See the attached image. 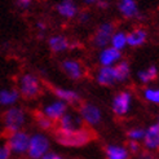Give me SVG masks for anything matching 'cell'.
I'll return each instance as SVG.
<instances>
[{
	"instance_id": "1",
	"label": "cell",
	"mask_w": 159,
	"mask_h": 159,
	"mask_svg": "<svg viewBox=\"0 0 159 159\" xmlns=\"http://www.w3.org/2000/svg\"><path fill=\"white\" fill-rule=\"evenodd\" d=\"M54 139L60 145L66 148H80L92 141L93 133L89 128L82 127L74 131H54Z\"/></svg>"
},
{
	"instance_id": "2",
	"label": "cell",
	"mask_w": 159,
	"mask_h": 159,
	"mask_svg": "<svg viewBox=\"0 0 159 159\" xmlns=\"http://www.w3.org/2000/svg\"><path fill=\"white\" fill-rule=\"evenodd\" d=\"M27 122V114L23 107L14 105L11 107H7L2 114V123L5 133H12L16 131L23 129Z\"/></svg>"
},
{
	"instance_id": "3",
	"label": "cell",
	"mask_w": 159,
	"mask_h": 159,
	"mask_svg": "<svg viewBox=\"0 0 159 159\" xmlns=\"http://www.w3.org/2000/svg\"><path fill=\"white\" fill-rule=\"evenodd\" d=\"M17 89L20 96L25 100H34L42 92V82L35 74L25 73L18 79Z\"/></svg>"
},
{
	"instance_id": "4",
	"label": "cell",
	"mask_w": 159,
	"mask_h": 159,
	"mask_svg": "<svg viewBox=\"0 0 159 159\" xmlns=\"http://www.w3.org/2000/svg\"><path fill=\"white\" fill-rule=\"evenodd\" d=\"M51 150V140L48 136L42 132H36L30 134L29 146L26 155L29 159H40L45 153Z\"/></svg>"
},
{
	"instance_id": "5",
	"label": "cell",
	"mask_w": 159,
	"mask_h": 159,
	"mask_svg": "<svg viewBox=\"0 0 159 159\" xmlns=\"http://www.w3.org/2000/svg\"><path fill=\"white\" fill-rule=\"evenodd\" d=\"M29 140H30V133L26 132L25 129H21L8 133L5 139V144L9 148L12 155L21 157V155H26Z\"/></svg>"
},
{
	"instance_id": "6",
	"label": "cell",
	"mask_w": 159,
	"mask_h": 159,
	"mask_svg": "<svg viewBox=\"0 0 159 159\" xmlns=\"http://www.w3.org/2000/svg\"><path fill=\"white\" fill-rule=\"evenodd\" d=\"M79 115L84 124L93 127L101 123L102 120V111L98 106L91 104V102H84L79 107Z\"/></svg>"
},
{
	"instance_id": "7",
	"label": "cell",
	"mask_w": 159,
	"mask_h": 159,
	"mask_svg": "<svg viewBox=\"0 0 159 159\" xmlns=\"http://www.w3.org/2000/svg\"><path fill=\"white\" fill-rule=\"evenodd\" d=\"M132 106V93L128 91L119 92L113 98L111 102V110L116 116H124L129 113Z\"/></svg>"
},
{
	"instance_id": "8",
	"label": "cell",
	"mask_w": 159,
	"mask_h": 159,
	"mask_svg": "<svg viewBox=\"0 0 159 159\" xmlns=\"http://www.w3.org/2000/svg\"><path fill=\"white\" fill-rule=\"evenodd\" d=\"M114 31H115L114 23H111V22L101 23L93 35V39H92L93 45L97 47V48H101V49L107 47L110 44V39L113 36Z\"/></svg>"
},
{
	"instance_id": "9",
	"label": "cell",
	"mask_w": 159,
	"mask_h": 159,
	"mask_svg": "<svg viewBox=\"0 0 159 159\" xmlns=\"http://www.w3.org/2000/svg\"><path fill=\"white\" fill-rule=\"evenodd\" d=\"M57 129L60 131H74L84 127V123L82 120L79 113H69L66 111L57 122Z\"/></svg>"
},
{
	"instance_id": "10",
	"label": "cell",
	"mask_w": 159,
	"mask_h": 159,
	"mask_svg": "<svg viewBox=\"0 0 159 159\" xmlns=\"http://www.w3.org/2000/svg\"><path fill=\"white\" fill-rule=\"evenodd\" d=\"M67 107H69V105L65 104L63 101H61V100H54V101L49 102V104H47V105L42 109V113H43L47 118H49L52 122L57 123L58 119L67 111Z\"/></svg>"
},
{
	"instance_id": "11",
	"label": "cell",
	"mask_w": 159,
	"mask_h": 159,
	"mask_svg": "<svg viewBox=\"0 0 159 159\" xmlns=\"http://www.w3.org/2000/svg\"><path fill=\"white\" fill-rule=\"evenodd\" d=\"M61 69L70 79L73 80H79L84 76V67L78 60L74 58H66L61 62Z\"/></svg>"
},
{
	"instance_id": "12",
	"label": "cell",
	"mask_w": 159,
	"mask_h": 159,
	"mask_svg": "<svg viewBox=\"0 0 159 159\" xmlns=\"http://www.w3.org/2000/svg\"><path fill=\"white\" fill-rule=\"evenodd\" d=\"M56 12L65 20H73L79 13V7L75 0H60L56 4Z\"/></svg>"
},
{
	"instance_id": "13",
	"label": "cell",
	"mask_w": 159,
	"mask_h": 159,
	"mask_svg": "<svg viewBox=\"0 0 159 159\" xmlns=\"http://www.w3.org/2000/svg\"><path fill=\"white\" fill-rule=\"evenodd\" d=\"M142 142H144V146L149 152H153V150H158L159 149V125L152 124L149 125L145 129V134L144 139H142Z\"/></svg>"
},
{
	"instance_id": "14",
	"label": "cell",
	"mask_w": 159,
	"mask_h": 159,
	"mask_svg": "<svg viewBox=\"0 0 159 159\" xmlns=\"http://www.w3.org/2000/svg\"><path fill=\"white\" fill-rule=\"evenodd\" d=\"M47 43H48V48L51 49V52H53L56 54L71 49V42L65 35H61V34H56V35L49 36Z\"/></svg>"
},
{
	"instance_id": "15",
	"label": "cell",
	"mask_w": 159,
	"mask_h": 159,
	"mask_svg": "<svg viewBox=\"0 0 159 159\" xmlns=\"http://www.w3.org/2000/svg\"><path fill=\"white\" fill-rule=\"evenodd\" d=\"M122 60V52L113 47H105L98 54V61L101 66H114L116 62Z\"/></svg>"
},
{
	"instance_id": "16",
	"label": "cell",
	"mask_w": 159,
	"mask_h": 159,
	"mask_svg": "<svg viewBox=\"0 0 159 159\" xmlns=\"http://www.w3.org/2000/svg\"><path fill=\"white\" fill-rule=\"evenodd\" d=\"M52 92L57 100L63 101L67 105H75L80 102V94L74 89L69 88H62V87H54L52 88Z\"/></svg>"
},
{
	"instance_id": "17",
	"label": "cell",
	"mask_w": 159,
	"mask_h": 159,
	"mask_svg": "<svg viewBox=\"0 0 159 159\" xmlns=\"http://www.w3.org/2000/svg\"><path fill=\"white\" fill-rule=\"evenodd\" d=\"M118 9H119V13L127 20H134L141 17L139 7L134 0H120L118 4Z\"/></svg>"
},
{
	"instance_id": "18",
	"label": "cell",
	"mask_w": 159,
	"mask_h": 159,
	"mask_svg": "<svg viewBox=\"0 0 159 159\" xmlns=\"http://www.w3.org/2000/svg\"><path fill=\"white\" fill-rule=\"evenodd\" d=\"M21 96L17 88H2L0 89V107H11L17 105Z\"/></svg>"
},
{
	"instance_id": "19",
	"label": "cell",
	"mask_w": 159,
	"mask_h": 159,
	"mask_svg": "<svg viewBox=\"0 0 159 159\" xmlns=\"http://www.w3.org/2000/svg\"><path fill=\"white\" fill-rule=\"evenodd\" d=\"M96 80L102 87H111L116 83L114 66H101L96 75Z\"/></svg>"
},
{
	"instance_id": "20",
	"label": "cell",
	"mask_w": 159,
	"mask_h": 159,
	"mask_svg": "<svg viewBox=\"0 0 159 159\" xmlns=\"http://www.w3.org/2000/svg\"><path fill=\"white\" fill-rule=\"evenodd\" d=\"M146 39H148L146 30L142 27H136L127 34V45L132 47V48H137V47L145 44Z\"/></svg>"
},
{
	"instance_id": "21",
	"label": "cell",
	"mask_w": 159,
	"mask_h": 159,
	"mask_svg": "<svg viewBox=\"0 0 159 159\" xmlns=\"http://www.w3.org/2000/svg\"><path fill=\"white\" fill-rule=\"evenodd\" d=\"M105 157L106 159H128L129 153L122 145H107L105 148Z\"/></svg>"
},
{
	"instance_id": "22",
	"label": "cell",
	"mask_w": 159,
	"mask_h": 159,
	"mask_svg": "<svg viewBox=\"0 0 159 159\" xmlns=\"http://www.w3.org/2000/svg\"><path fill=\"white\" fill-rule=\"evenodd\" d=\"M114 73H115L116 82H119V83L125 82L127 79L129 78V75H131V66H129V63L127 61H122L120 60L114 66Z\"/></svg>"
},
{
	"instance_id": "23",
	"label": "cell",
	"mask_w": 159,
	"mask_h": 159,
	"mask_svg": "<svg viewBox=\"0 0 159 159\" xmlns=\"http://www.w3.org/2000/svg\"><path fill=\"white\" fill-rule=\"evenodd\" d=\"M158 76V67L155 65H150L144 70H140L137 73V78L142 84H148L150 82L155 80Z\"/></svg>"
},
{
	"instance_id": "24",
	"label": "cell",
	"mask_w": 159,
	"mask_h": 159,
	"mask_svg": "<svg viewBox=\"0 0 159 159\" xmlns=\"http://www.w3.org/2000/svg\"><path fill=\"white\" fill-rule=\"evenodd\" d=\"M110 47H113V48L118 49V51H123L125 47H127V34L124 31H114L113 36L110 39Z\"/></svg>"
},
{
	"instance_id": "25",
	"label": "cell",
	"mask_w": 159,
	"mask_h": 159,
	"mask_svg": "<svg viewBox=\"0 0 159 159\" xmlns=\"http://www.w3.org/2000/svg\"><path fill=\"white\" fill-rule=\"evenodd\" d=\"M35 123L42 131H51L54 128V122H52L49 118H47L42 111L35 113Z\"/></svg>"
},
{
	"instance_id": "26",
	"label": "cell",
	"mask_w": 159,
	"mask_h": 159,
	"mask_svg": "<svg viewBox=\"0 0 159 159\" xmlns=\"http://www.w3.org/2000/svg\"><path fill=\"white\" fill-rule=\"evenodd\" d=\"M142 94L148 102L159 105V88H145Z\"/></svg>"
},
{
	"instance_id": "27",
	"label": "cell",
	"mask_w": 159,
	"mask_h": 159,
	"mask_svg": "<svg viewBox=\"0 0 159 159\" xmlns=\"http://www.w3.org/2000/svg\"><path fill=\"white\" fill-rule=\"evenodd\" d=\"M144 134H145V129L141 128V127H133V128L128 129L127 132V137L132 141H142L144 139Z\"/></svg>"
},
{
	"instance_id": "28",
	"label": "cell",
	"mask_w": 159,
	"mask_h": 159,
	"mask_svg": "<svg viewBox=\"0 0 159 159\" xmlns=\"http://www.w3.org/2000/svg\"><path fill=\"white\" fill-rule=\"evenodd\" d=\"M34 4V0H14V5L21 11H27Z\"/></svg>"
},
{
	"instance_id": "29",
	"label": "cell",
	"mask_w": 159,
	"mask_h": 159,
	"mask_svg": "<svg viewBox=\"0 0 159 159\" xmlns=\"http://www.w3.org/2000/svg\"><path fill=\"white\" fill-rule=\"evenodd\" d=\"M35 27H36V31H38L39 38L43 39V38H44V34L47 33V30H48V26H47V23L43 22V21H38L36 25H35Z\"/></svg>"
},
{
	"instance_id": "30",
	"label": "cell",
	"mask_w": 159,
	"mask_h": 159,
	"mask_svg": "<svg viewBox=\"0 0 159 159\" xmlns=\"http://www.w3.org/2000/svg\"><path fill=\"white\" fill-rule=\"evenodd\" d=\"M140 142L139 141H132L129 140L128 142V146H127V150H128V153H132V154H139L140 153Z\"/></svg>"
},
{
	"instance_id": "31",
	"label": "cell",
	"mask_w": 159,
	"mask_h": 159,
	"mask_svg": "<svg viewBox=\"0 0 159 159\" xmlns=\"http://www.w3.org/2000/svg\"><path fill=\"white\" fill-rule=\"evenodd\" d=\"M12 158V153L9 148L7 146V144H0V159H11Z\"/></svg>"
},
{
	"instance_id": "32",
	"label": "cell",
	"mask_w": 159,
	"mask_h": 159,
	"mask_svg": "<svg viewBox=\"0 0 159 159\" xmlns=\"http://www.w3.org/2000/svg\"><path fill=\"white\" fill-rule=\"evenodd\" d=\"M76 17H78V21L80 23H85V22H88L91 20V14L88 12H79Z\"/></svg>"
},
{
	"instance_id": "33",
	"label": "cell",
	"mask_w": 159,
	"mask_h": 159,
	"mask_svg": "<svg viewBox=\"0 0 159 159\" xmlns=\"http://www.w3.org/2000/svg\"><path fill=\"white\" fill-rule=\"evenodd\" d=\"M40 159H63V158H62L60 154L54 153V152H51V150H49V152L45 153Z\"/></svg>"
},
{
	"instance_id": "34",
	"label": "cell",
	"mask_w": 159,
	"mask_h": 159,
	"mask_svg": "<svg viewBox=\"0 0 159 159\" xmlns=\"http://www.w3.org/2000/svg\"><path fill=\"white\" fill-rule=\"evenodd\" d=\"M139 159H157V157L152 152H142L139 153Z\"/></svg>"
},
{
	"instance_id": "35",
	"label": "cell",
	"mask_w": 159,
	"mask_h": 159,
	"mask_svg": "<svg viewBox=\"0 0 159 159\" xmlns=\"http://www.w3.org/2000/svg\"><path fill=\"white\" fill-rule=\"evenodd\" d=\"M96 4H97V7L100 8L101 11H104V9H107V8H109V3L106 2V0H98V2H97Z\"/></svg>"
},
{
	"instance_id": "36",
	"label": "cell",
	"mask_w": 159,
	"mask_h": 159,
	"mask_svg": "<svg viewBox=\"0 0 159 159\" xmlns=\"http://www.w3.org/2000/svg\"><path fill=\"white\" fill-rule=\"evenodd\" d=\"M83 2H84L85 4H96L98 0H83Z\"/></svg>"
},
{
	"instance_id": "37",
	"label": "cell",
	"mask_w": 159,
	"mask_h": 159,
	"mask_svg": "<svg viewBox=\"0 0 159 159\" xmlns=\"http://www.w3.org/2000/svg\"><path fill=\"white\" fill-rule=\"evenodd\" d=\"M157 124H158V125H159V116H158V123H157Z\"/></svg>"
}]
</instances>
